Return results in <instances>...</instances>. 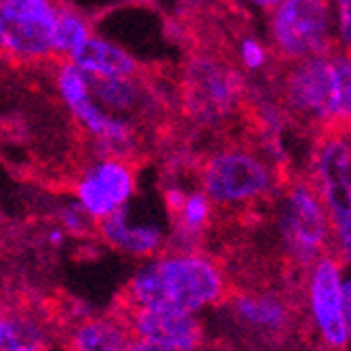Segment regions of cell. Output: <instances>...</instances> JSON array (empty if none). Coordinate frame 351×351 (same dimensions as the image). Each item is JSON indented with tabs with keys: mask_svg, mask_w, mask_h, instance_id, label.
Listing matches in <instances>:
<instances>
[{
	"mask_svg": "<svg viewBox=\"0 0 351 351\" xmlns=\"http://www.w3.org/2000/svg\"><path fill=\"white\" fill-rule=\"evenodd\" d=\"M280 236L286 252L305 269L330 252L332 232L326 208L309 179L295 181L280 208Z\"/></svg>",
	"mask_w": 351,
	"mask_h": 351,
	"instance_id": "7",
	"label": "cell"
},
{
	"mask_svg": "<svg viewBox=\"0 0 351 351\" xmlns=\"http://www.w3.org/2000/svg\"><path fill=\"white\" fill-rule=\"evenodd\" d=\"M210 208H213V202L208 200V196L204 194V191H194V194L185 196L181 208L175 215H179L181 228L185 232L196 234V232L204 230V226L208 223Z\"/></svg>",
	"mask_w": 351,
	"mask_h": 351,
	"instance_id": "18",
	"label": "cell"
},
{
	"mask_svg": "<svg viewBox=\"0 0 351 351\" xmlns=\"http://www.w3.org/2000/svg\"><path fill=\"white\" fill-rule=\"evenodd\" d=\"M282 101L291 116L324 131L351 126V55L332 49L289 63L282 80Z\"/></svg>",
	"mask_w": 351,
	"mask_h": 351,
	"instance_id": "1",
	"label": "cell"
},
{
	"mask_svg": "<svg viewBox=\"0 0 351 351\" xmlns=\"http://www.w3.org/2000/svg\"><path fill=\"white\" fill-rule=\"evenodd\" d=\"M0 351H45V345L25 322L0 315Z\"/></svg>",
	"mask_w": 351,
	"mask_h": 351,
	"instance_id": "17",
	"label": "cell"
},
{
	"mask_svg": "<svg viewBox=\"0 0 351 351\" xmlns=\"http://www.w3.org/2000/svg\"><path fill=\"white\" fill-rule=\"evenodd\" d=\"M131 324H133L135 337H141V339L173 343V345L191 347V349H196L202 341V328L194 317V313L135 307Z\"/></svg>",
	"mask_w": 351,
	"mask_h": 351,
	"instance_id": "11",
	"label": "cell"
},
{
	"mask_svg": "<svg viewBox=\"0 0 351 351\" xmlns=\"http://www.w3.org/2000/svg\"><path fill=\"white\" fill-rule=\"evenodd\" d=\"M129 335L112 320H88L72 337L74 351H126Z\"/></svg>",
	"mask_w": 351,
	"mask_h": 351,
	"instance_id": "16",
	"label": "cell"
},
{
	"mask_svg": "<svg viewBox=\"0 0 351 351\" xmlns=\"http://www.w3.org/2000/svg\"><path fill=\"white\" fill-rule=\"evenodd\" d=\"M234 311L240 324L263 335H282L291 324V311L278 295H244L234 301Z\"/></svg>",
	"mask_w": 351,
	"mask_h": 351,
	"instance_id": "13",
	"label": "cell"
},
{
	"mask_svg": "<svg viewBox=\"0 0 351 351\" xmlns=\"http://www.w3.org/2000/svg\"><path fill=\"white\" fill-rule=\"evenodd\" d=\"M226 291L219 267L200 254L165 257L143 267L131 282L135 307L196 313L217 303Z\"/></svg>",
	"mask_w": 351,
	"mask_h": 351,
	"instance_id": "2",
	"label": "cell"
},
{
	"mask_svg": "<svg viewBox=\"0 0 351 351\" xmlns=\"http://www.w3.org/2000/svg\"><path fill=\"white\" fill-rule=\"evenodd\" d=\"M181 90L189 116L196 120H221L240 104L242 76L217 57L198 55L185 68Z\"/></svg>",
	"mask_w": 351,
	"mask_h": 351,
	"instance_id": "9",
	"label": "cell"
},
{
	"mask_svg": "<svg viewBox=\"0 0 351 351\" xmlns=\"http://www.w3.org/2000/svg\"><path fill=\"white\" fill-rule=\"evenodd\" d=\"M101 232L110 244L133 254H147L160 244V232L154 228H131L122 208L101 219Z\"/></svg>",
	"mask_w": 351,
	"mask_h": 351,
	"instance_id": "14",
	"label": "cell"
},
{
	"mask_svg": "<svg viewBox=\"0 0 351 351\" xmlns=\"http://www.w3.org/2000/svg\"><path fill=\"white\" fill-rule=\"evenodd\" d=\"M335 47L351 55V0H332Z\"/></svg>",
	"mask_w": 351,
	"mask_h": 351,
	"instance_id": "20",
	"label": "cell"
},
{
	"mask_svg": "<svg viewBox=\"0 0 351 351\" xmlns=\"http://www.w3.org/2000/svg\"><path fill=\"white\" fill-rule=\"evenodd\" d=\"M309 181L330 221V252L343 267H351V139L347 131H326L317 139Z\"/></svg>",
	"mask_w": 351,
	"mask_h": 351,
	"instance_id": "3",
	"label": "cell"
},
{
	"mask_svg": "<svg viewBox=\"0 0 351 351\" xmlns=\"http://www.w3.org/2000/svg\"><path fill=\"white\" fill-rule=\"evenodd\" d=\"M202 187L213 204H248L271 191L274 169L250 149H221L206 158L202 167Z\"/></svg>",
	"mask_w": 351,
	"mask_h": 351,
	"instance_id": "6",
	"label": "cell"
},
{
	"mask_svg": "<svg viewBox=\"0 0 351 351\" xmlns=\"http://www.w3.org/2000/svg\"><path fill=\"white\" fill-rule=\"evenodd\" d=\"M55 0H0V55L15 63L55 59Z\"/></svg>",
	"mask_w": 351,
	"mask_h": 351,
	"instance_id": "5",
	"label": "cell"
},
{
	"mask_svg": "<svg viewBox=\"0 0 351 351\" xmlns=\"http://www.w3.org/2000/svg\"><path fill=\"white\" fill-rule=\"evenodd\" d=\"M343 301H345V317L349 328V341H351V271L343 278Z\"/></svg>",
	"mask_w": 351,
	"mask_h": 351,
	"instance_id": "22",
	"label": "cell"
},
{
	"mask_svg": "<svg viewBox=\"0 0 351 351\" xmlns=\"http://www.w3.org/2000/svg\"><path fill=\"white\" fill-rule=\"evenodd\" d=\"M78 70L90 78H133L143 76L139 61L133 59L126 51L90 34L86 43L70 57Z\"/></svg>",
	"mask_w": 351,
	"mask_h": 351,
	"instance_id": "12",
	"label": "cell"
},
{
	"mask_svg": "<svg viewBox=\"0 0 351 351\" xmlns=\"http://www.w3.org/2000/svg\"><path fill=\"white\" fill-rule=\"evenodd\" d=\"M269 43L289 63L332 51V0H280L269 11Z\"/></svg>",
	"mask_w": 351,
	"mask_h": 351,
	"instance_id": "4",
	"label": "cell"
},
{
	"mask_svg": "<svg viewBox=\"0 0 351 351\" xmlns=\"http://www.w3.org/2000/svg\"><path fill=\"white\" fill-rule=\"evenodd\" d=\"M93 34L88 19L63 3H57V23H55V40L53 53L55 59H70Z\"/></svg>",
	"mask_w": 351,
	"mask_h": 351,
	"instance_id": "15",
	"label": "cell"
},
{
	"mask_svg": "<svg viewBox=\"0 0 351 351\" xmlns=\"http://www.w3.org/2000/svg\"><path fill=\"white\" fill-rule=\"evenodd\" d=\"M307 269V307L313 330L324 349L347 351L351 341L343 301L345 267L332 252H326Z\"/></svg>",
	"mask_w": 351,
	"mask_h": 351,
	"instance_id": "8",
	"label": "cell"
},
{
	"mask_svg": "<svg viewBox=\"0 0 351 351\" xmlns=\"http://www.w3.org/2000/svg\"><path fill=\"white\" fill-rule=\"evenodd\" d=\"M238 59L246 72H261L269 63V51L259 38L244 36L238 45Z\"/></svg>",
	"mask_w": 351,
	"mask_h": 351,
	"instance_id": "19",
	"label": "cell"
},
{
	"mask_svg": "<svg viewBox=\"0 0 351 351\" xmlns=\"http://www.w3.org/2000/svg\"><path fill=\"white\" fill-rule=\"evenodd\" d=\"M242 3H248L250 7H254V9H259V11H271L280 0H242Z\"/></svg>",
	"mask_w": 351,
	"mask_h": 351,
	"instance_id": "23",
	"label": "cell"
},
{
	"mask_svg": "<svg viewBox=\"0 0 351 351\" xmlns=\"http://www.w3.org/2000/svg\"><path fill=\"white\" fill-rule=\"evenodd\" d=\"M135 189V171L126 158H104L90 167L78 183V198L95 219L120 210Z\"/></svg>",
	"mask_w": 351,
	"mask_h": 351,
	"instance_id": "10",
	"label": "cell"
},
{
	"mask_svg": "<svg viewBox=\"0 0 351 351\" xmlns=\"http://www.w3.org/2000/svg\"><path fill=\"white\" fill-rule=\"evenodd\" d=\"M126 351H196L191 347H181V345H173V343H162V341H152V339H141L135 337L129 341V347Z\"/></svg>",
	"mask_w": 351,
	"mask_h": 351,
	"instance_id": "21",
	"label": "cell"
}]
</instances>
